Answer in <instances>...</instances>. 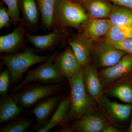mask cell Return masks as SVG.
Returning a JSON list of instances; mask_svg holds the SVG:
<instances>
[{
    "mask_svg": "<svg viewBox=\"0 0 132 132\" xmlns=\"http://www.w3.org/2000/svg\"><path fill=\"white\" fill-rule=\"evenodd\" d=\"M19 7L24 25L30 28L36 27L39 22L40 13L36 0H20Z\"/></svg>",
    "mask_w": 132,
    "mask_h": 132,
    "instance_id": "21",
    "label": "cell"
},
{
    "mask_svg": "<svg viewBox=\"0 0 132 132\" xmlns=\"http://www.w3.org/2000/svg\"><path fill=\"white\" fill-rule=\"evenodd\" d=\"M108 19L88 18L81 25L80 30L93 42L105 37L112 26Z\"/></svg>",
    "mask_w": 132,
    "mask_h": 132,
    "instance_id": "16",
    "label": "cell"
},
{
    "mask_svg": "<svg viewBox=\"0 0 132 132\" xmlns=\"http://www.w3.org/2000/svg\"><path fill=\"white\" fill-rule=\"evenodd\" d=\"M114 5L125 7L132 9V0H106Z\"/></svg>",
    "mask_w": 132,
    "mask_h": 132,
    "instance_id": "30",
    "label": "cell"
},
{
    "mask_svg": "<svg viewBox=\"0 0 132 132\" xmlns=\"http://www.w3.org/2000/svg\"><path fill=\"white\" fill-rule=\"evenodd\" d=\"M41 18L42 27L46 31L55 26L57 0H36Z\"/></svg>",
    "mask_w": 132,
    "mask_h": 132,
    "instance_id": "19",
    "label": "cell"
},
{
    "mask_svg": "<svg viewBox=\"0 0 132 132\" xmlns=\"http://www.w3.org/2000/svg\"><path fill=\"white\" fill-rule=\"evenodd\" d=\"M58 53L57 51L43 64L29 71L24 79L15 87L13 92L19 91L33 81L61 82L64 77L57 71L54 64V59Z\"/></svg>",
    "mask_w": 132,
    "mask_h": 132,
    "instance_id": "5",
    "label": "cell"
},
{
    "mask_svg": "<svg viewBox=\"0 0 132 132\" xmlns=\"http://www.w3.org/2000/svg\"><path fill=\"white\" fill-rule=\"evenodd\" d=\"M108 19L112 25L132 26V9L114 4Z\"/></svg>",
    "mask_w": 132,
    "mask_h": 132,
    "instance_id": "23",
    "label": "cell"
},
{
    "mask_svg": "<svg viewBox=\"0 0 132 132\" xmlns=\"http://www.w3.org/2000/svg\"><path fill=\"white\" fill-rule=\"evenodd\" d=\"M26 39L34 47L39 50L51 48L68 39V34L63 28H55L50 33L44 35L26 34Z\"/></svg>",
    "mask_w": 132,
    "mask_h": 132,
    "instance_id": "12",
    "label": "cell"
},
{
    "mask_svg": "<svg viewBox=\"0 0 132 132\" xmlns=\"http://www.w3.org/2000/svg\"><path fill=\"white\" fill-rule=\"evenodd\" d=\"M62 99L61 95L48 97L36 105L31 112L35 116L38 123H42L47 120Z\"/></svg>",
    "mask_w": 132,
    "mask_h": 132,
    "instance_id": "20",
    "label": "cell"
},
{
    "mask_svg": "<svg viewBox=\"0 0 132 132\" xmlns=\"http://www.w3.org/2000/svg\"><path fill=\"white\" fill-rule=\"evenodd\" d=\"M10 81V74L7 69L1 73L0 74V94L3 97L6 96L7 94Z\"/></svg>",
    "mask_w": 132,
    "mask_h": 132,
    "instance_id": "27",
    "label": "cell"
},
{
    "mask_svg": "<svg viewBox=\"0 0 132 132\" xmlns=\"http://www.w3.org/2000/svg\"><path fill=\"white\" fill-rule=\"evenodd\" d=\"M126 54L112 43L105 39L93 44L90 54L91 62L97 68H106L118 63Z\"/></svg>",
    "mask_w": 132,
    "mask_h": 132,
    "instance_id": "6",
    "label": "cell"
},
{
    "mask_svg": "<svg viewBox=\"0 0 132 132\" xmlns=\"http://www.w3.org/2000/svg\"><path fill=\"white\" fill-rule=\"evenodd\" d=\"M63 86L62 83L53 85H38L26 88L14 96L20 106L29 108L44 98L54 95Z\"/></svg>",
    "mask_w": 132,
    "mask_h": 132,
    "instance_id": "7",
    "label": "cell"
},
{
    "mask_svg": "<svg viewBox=\"0 0 132 132\" xmlns=\"http://www.w3.org/2000/svg\"><path fill=\"white\" fill-rule=\"evenodd\" d=\"M70 106V98L69 95L61 100L51 118L37 131L47 132L54 128L65 125L69 120V112Z\"/></svg>",
    "mask_w": 132,
    "mask_h": 132,
    "instance_id": "17",
    "label": "cell"
},
{
    "mask_svg": "<svg viewBox=\"0 0 132 132\" xmlns=\"http://www.w3.org/2000/svg\"><path fill=\"white\" fill-rule=\"evenodd\" d=\"M7 6L8 12L11 17L13 23L17 24L23 23L20 16L18 0H2Z\"/></svg>",
    "mask_w": 132,
    "mask_h": 132,
    "instance_id": "26",
    "label": "cell"
},
{
    "mask_svg": "<svg viewBox=\"0 0 132 132\" xmlns=\"http://www.w3.org/2000/svg\"><path fill=\"white\" fill-rule=\"evenodd\" d=\"M68 43L80 64L84 67L91 62L90 54L93 42L81 31L68 38Z\"/></svg>",
    "mask_w": 132,
    "mask_h": 132,
    "instance_id": "13",
    "label": "cell"
},
{
    "mask_svg": "<svg viewBox=\"0 0 132 132\" xmlns=\"http://www.w3.org/2000/svg\"><path fill=\"white\" fill-rule=\"evenodd\" d=\"M109 124L100 111L86 114L70 126L58 130L62 132H102Z\"/></svg>",
    "mask_w": 132,
    "mask_h": 132,
    "instance_id": "8",
    "label": "cell"
},
{
    "mask_svg": "<svg viewBox=\"0 0 132 132\" xmlns=\"http://www.w3.org/2000/svg\"><path fill=\"white\" fill-rule=\"evenodd\" d=\"M52 55L35 54L34 49L27 47L23 52L15 54H2L1 59L10 74L12 83L17 82L31 66L43 62Z\"/></svg>",
    "mask_w": 132,
    "mask_h": 132,
    "instance_id": "2",
    "label": "cell"
},
{
    "mask_svg": "<svg viewBox=\"0 0 132 132\" xmlns=\"http://www.w3.org/2000/svg\"><path fill=\"white\" fill-rule=\"evenodd\" d=\"M126 132H132V115L131 119V122H130V126H129V127L126 130Z\"/></svg>",
    "mask_w": 132,
    "mask_h": 132,
    "instance_id": "32",
    "label": "cell"
},
{
    "mask_svg": "<svg viewBox=\"0 0 132 132\" xmlns=\"http://www.w3.org/2000/svg\"><path fill=\"white\" fill-rule=\"evenodd\" d=\"M123 131V129L109 124L105 128L102 132H122Z\"/></svg>",
    "mask_w": 132,
    "mask_h": 132,
    "instance_id": "31",
    "label": "cell"
},
{
    "mask_svg": "<svg viewBox=\"0 0 132 132\" xmlns=\"http://www.w3.org/2000/svg\"><path fill=\"white\" fill-rule=\"evenodd\" d=\"M88 18L85 9L72 0H57L55 27H71L79 31L81 25Z\"/></svg>",
    "mask_w": 132,
    "mask_h": 132,
    "instance_id": "3",
    "label": "cell"
},
{
    "mask_svg": "<svg viewBox=\"0 0 132 132\" xmlns=\"http://www.w3.org/2000/svg\"><path fill=\"white\" fill-rule=\"evenodd\" d=\"M72 1H73L75 2H77L78 1L80 2L81 0H72Z\"/></svg>",
    "mask_w": 132,
    "mask_h": 132,
    "instance_id": "33",
    "label": "cell"
},
{
    "mask_svg": "<svg viewBox=\"0 0 132 132\" xmlns=\"http://www.w3.org/2000/svg\"><path fill=\"white\" fill-rule=\"evenodd\" d=\"M97 109L110 125L123 129L132 113V105L111 101L103 95L97 102Z\"/></svg>",
    "mask_w": 132,
    "mask_h": 132,
    "instance_id": "4",
    "label": "cell"
},
{
    "mask_svg": "<svg viewBox=\"0 0 132 132\" xmlns=\"http://www.w3.org/2000/svg\"><path fill=\"white\" fill-rule=\"evenodd\" d=\"M83 80L88 95L97 103L104 95V88L97 68L92 62L83 67Z\"/></svg>",
    "mask_w": 132,
    "mask_h": 132,
    "instance_id": "11",
    "label": "cell"
},
{
    "mask_svg": "<svg viewBox=\"0 0 132 132\" xmlns=\"http://www.w3.org/2000/svg\"></svg>",
    "mask_w": 132,
    "mask_h": 132,
    "instance_id": "34",
    "label": "cell"
},
{
    "mask_svg": "<svg viewBox=\"0 0 132 132\" xmlns=\"http://www.w3.org/2000/svg\"><path fill=\"white\" fill-rule=\"evenodd\" d=\"M70 87L69 120L75 121L86 114L97 110V103L90 98L83 80V68L78 75L67 79Z\"/></svg>",
    "mask_w": 132,
    "mask_h": 132,
    "instance_id": "1",
    "label": "cell"
},
{
    "mask_svg": "<svg viewBox=\"0 0 132 132\" xmlns=\"http://www.w3.org/2000/svg\"><path fill=\"white\" fill-rule=\"evenodd\" d=\"M132 72V54H126L115 65L99 72L104 89L123 76Z\"/></svg>",
    "mask_w": 132,
    "mask_h": 132,
    "instance_id": "10",
    "label": "cell"
},
{
    "mask_svg": "<svg viewBox=\"0 0 132 132\" xmlns=\"http://www.w3.org/2000/svg\"><path fill=\"white\" fill-rule=\"evenodd\" d=\"M116 48L127 54H132V38L117 42H111Z\"/></svg>",
    "mask_w": 132,
    "mask_h": 132,
    "instance_id": "29",
    "label": "cell"
},
{
    "mask_svg": "<svg viewBox=\"0 0 132 132\" xmlns=\"http://www.w3.org/2000/svg\"><path fill=\"white\" fill-rule=\"evenodd\" d=\"M54 64L59 73L67 79L78 75L83 68L69 45L64 51L56 55Z\"/></svg>",
    "mask_w": 132,
    "mask_h": 132,
    "instance_id": "9",
    "label": "cell"
},
{
    "mask_svg": "<svg viewBox=\"0 0 132 132\" xmlns=\"http://www.w3.org/2000/svg\"><path fill=\"white\" fill-rule=\"evenodd\" d=\"M132 38V26L112 25L105 40L111 42H117Z\"/></svg>",
    "mask_w": 132,
    "mask_h": 132,
    "instance_id": "24",
    "label": "cell"
},
{
    "mask_svg": "<svg viewBox=\"0 0 132 132\" xmlns=\"http://www.w3.org/2000/svg\"><path fill=\"white\" fill-rule=\"evenodd\" d=\"M0 103V123L8 122L20 114L21 109L14 96H4Z\"/></svg>",
    "mask_w": 132,
    "mask_h": 132,
    "instance_id": "22",
    "label": "cell"
},
{
    "mask_svg": "<svg viewBox=\"0 0 132 132\" xmlns=\"http://www.w3.org/2000/svg\"><path fill=\"white\" fill-rule=\"evenodd\" d=\"M31 122L28 119H20L3 126L1 132H26L31 125Z\"/></svg>",
    "mask_w": 132,
    "mask_h": 132,
    "instance_id": "25",
    "label": "cell"
},
{
    "mask_svg": "<svg viewBox=\"0 0 132 132\" xmlns=\"http://www.w3.org/2000/svg\"><path fill=\"white\" fill-rule=\"evenodd\" d=\"M104 94L132 105V73L123 76L105 88Z\"/></svg>",
    "mask_w": 132,
    "mask_h": 132,
    "instance_id": "14",
    "label": "cell"
},
{
    "mask_svg": "<svg viewBox=\"0 0 132 132\" xmlns=\"http://www.w3.org/2000/svg\"><path fill=\"white\" fill-rule=\"evenodd\" d=\"M25 26L20 23L11 32L0 37V52L4 54H11L24 45L26 35Z\"/></svg>",
    "mask_w": 132,
    "mask_h": 132,
    "instance_id": "15",
    "label": "cell"
},
{
    "mask_svg": "<svg viewBox=\"0 0 132 132\" xmlns=\"http://www.w3.org/2000/svg\"><path fill=\"white\" fill-rule=\"evenodd\" d=\"M80 2L91 19H108L113 7L106 0H81Z\"/></svg>",
    "mask_w": 132,
    "mask_h": 132,
    "instance_id": "18",
    "label": "cell"
},
{
    "mask_svg": "<svg viewBox=\"0 0 132 132\" xmlns=\"http://www.w3.org/2000/svg\"><path fill=\"white\" fill-rule=\"evenodd\" d=\"M13 22L12 19L5 6H1L0 9V29L10 27Z\"/></svg>",
    "mask_w": 132,
    "mask_h": 132,
    "instance_id": "28",
    "label": "cell"
}]
</instances>
